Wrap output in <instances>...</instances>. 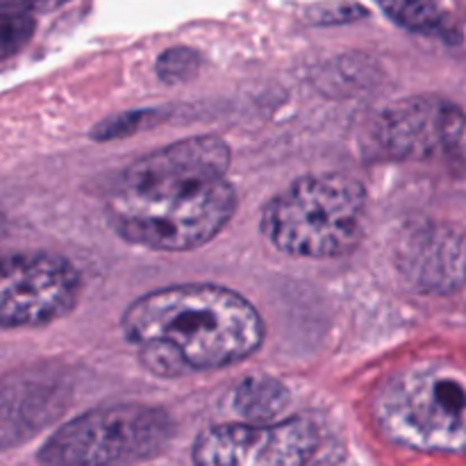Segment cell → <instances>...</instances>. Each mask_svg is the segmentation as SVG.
<instances>
[{
    "mask_svg": "<svg viewBox=\"0 0 466 466\" xmlns=\"http://www.w3.org/2000/svg\"><path fill=\"white\" fill-rule=\"evenodd\" d=\"M387 16L414 32H432L441 25V9L432 3H387Z\"/></svg>",
    "mask_w": 466,
    "mask_h": 466,
    "instance_id": "4fadbf2b",
    "label": "cell"
},
{
    "mask_svg": "<svg viewBox=\"0 0 466 466\" xmlns=\"http://www.w3.org/2000/svg\"><path fill=\"white\" fill-rule=\"evenodd\" d=\"M57 382L35 373L0 380V446H14L39 432L59 412Z\"/></svg>",
    "mask_w": 466,
    "mask_h": 466,
    "instance_id": "30bf717a",
    "label": "cell"
},
{
    "mask_svg": "<svg viewBox=\"0 0 466 466\" xmlns=\"http://www.w3.org/2000/svg\"><path fill=\"white\" fill-rule=\"evenodd\" d=\"M319 449V431L309 419L223 423L196 440L194 466H305Z\"/></svg>",
    "mask_w": 466,
    "mask_h": 466,
    "instance_id": "ba28073f",
    "label": "cell"
},
{
    "mask_svg": "<svg viewBox=\"0 0 466 466\" xmlns=\"http://www.w3.org/2000/svg\"><path fill=\"white\" fill-rule=\"evenodd\" d=\"M289 405V390L268 376H250L232 391V410L253 426L276 423Z\"/></svg>",
    "mask_w": 466,
    "mask_h": 466,
    "instance_id": "8fae6325",
    "label": "cell"
},
{
    "mask_svg": "<svg viewBox=\"0 0 466 466\" xmlns=\"http://www.w3.org/2000/svg\"><path fill=\"white\" fill-rule=\"evenodd\" d=\"M399 268L426 294H451L466 282V235L451 223H426L399 250Z\"/></svg>",
    "mask_w": 466,
    "mask_h": 466,
    "instance_id": "9c48e42d",
    "label": "cell"
},
{
    "mask_svg": "<svg viewBox=\"0 0 466 466\" xmlns=\"http://www.w3.org/2000/svg\"><path fill=\"white\" fill-rule=\"evenodd\" d=\"M82 280L68 259L50 253L0 258V328H39L66 317Z\"/></svg>",
    "mask_w": 466,
    "mask_h": 466,
    "instance_id": "8992f818",
    "label": "cell"
},
{
    "mask_svg": "<svg viewBox=\"0 0 466 466\" xmlns=\"http://www.w3.org/2000/svg\"><path fill=\"white\" fill-rule=\"evenodd\" d=\"M237 209L228 180H162L123 173L107 203L109 221L126 241L164 253L212 241Z\"/></svg>",
    "mask_w": 466,
    "mask_h": 466,
    "instance_id": "7a4b0ae2",
    "label": "cell"
},
{
    "mask_svg": "<svg viewBox=\"0 0 466 466\" xmlns=\"http://www.w3.org/2000/svg\"><path fill=\"white\" fill-rule=\"evenodd\" d=\"M121 328L141 364L164 378L230 367L264 341V323L255 305L218 285L150 291L126 309Z\"/></svg>",
    "mask_w": 466,
    "mask_h": 466,
    "instance_id": "6da1fadb",
    "label": "cell"
},
{
    "mask_svg": "<svg viewBox=\"0 0 466 466\" xmlns=\"http://www.w3.org/2000/svg\"><path fill=\"white\" fill-rule=\"evenodd\" d=\"M364 209L362 182L346 173H319L268 200L259 228L273 248L294 258H341L362 237Z\"/></svg>",
    "mask_w": 466,
    "mask_h": 466,
    "instance_id": "277c9868",
    "label": "cell"
},
{
    "mask_svg": "<svg viewBox=\"0 0 466 466\" xmlns=\"http://www.w3.org/2000/svg\"><path fill=\"white\" fill-rule=\"evenodd\" d=\"M373 414L396 444L466 455V369L444 360L408 364L376 391Z\"/></svg>",
    "mask_w": 466,
    "mask_h": 466,
    "instance_id": "3957f363",
    "label": "cell"
},
{
    "mask_svg": "<svg viewBox=\"0 0 466 466\" xmlns=\"http://www.w3.org/2000/svg\"><path fill=\"white\" fill-rule=\"evenodd\" d=\"M200 66V55L196 50L185 48V46H177V48H168L159 55L157 59V76L164 82H185L189 77L196 76Z\"/></svg>",
    "mask_w": 466,
    "mask_h": 466,
    "instance_id": "5bb4252c",
    "label": "cell"
},
{
    "mask_svg": "<svg viewBox=\"0 0 466 466\" xmlns=\"http://www.w3.org/2000/svg\"><path fill=\"white\" fill-rule=\"evenodd\" d=\"M173 419L162 408L118 403L64 423L39 451L41 466H121L150 460L171 444Z\"/></svg>",
    "mask_w": 466,
    "mask_h": 466,
    "instance_id": "5b68a950",
    "label": "cell"
},
{
    "mask_svg": "<svg viewBox=\"0 0 466 466\" xmlns=\"http://www.w3.org/2000/svg\"><path fill=\"white\" fill-rule=\"evenodd\" d=\"M376 139L394 159L441 162L466 173V114L440 98H405L378 118Z\"/></svg>",
    "mask_w": 466,
    "mask_h": 466,
    "instance_id": "52a82bcc",
    "label": "cell"
},
{
    "mask_svg": "<svg viewBox=\"0 0 466 466\" xmlns=\"http://www.w3.org/2000/svg\"><path fill=\"white\" fill-rule=\"evenodd\" d=\"M35 18L23 9H0V59L21 53L35 35Z\"/></svg>",
    "mask_w": 466,
    "mask_h": 466,
    "instance_id": "7c38bea8",
    "label": "cell"
}]
</instances>
